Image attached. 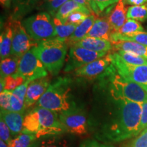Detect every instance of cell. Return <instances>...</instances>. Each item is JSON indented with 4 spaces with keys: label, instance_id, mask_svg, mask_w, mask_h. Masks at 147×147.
<instances>
[{
    "label": "cell",
    "instance_id": "obj_30",
    "mask_svg": "<svg viewBox=\"0 0 147 147\" xmlns=\"http://www.w3.org/2000/svg\"><path fill=\"white\" fill-rule=\"evenodd\" d=\"M60 136L42 138L40 141L37 142L38 147H68L66 140Z\"/></svg>",
    "mask_w": 147,
    "mask_h": 147
},
{
    "label": "cell",
    "instance_id": "obj_42",
    "mask_svg": "<svg viewBox=\"0 0 147 147\" xmlns=\"http://www.w3.org/2000/svg\"><path fill=\"white\" fill-rule=\"evenodd\" d=\"M75 2L79 3V4L84 5L86 8H87L89 10L91 11L92 13H93V10H92L91 7V0H73Z\"/></svg>",
    "mask_w": 147,
    "mask_h": 147
},
{
    "label": "cell",
    "instance_id": "obj_7",
    "mask_svg": "<svg viewBox=\"0 0 147 147\" xmlns=\"http://www.w3.org/2000/svg\"><path fill=\"white\" fill-rule=\"evenodd\" d=\"M112 65L117 72L125 80L135 82L147 92V64L129 65L123 61L116 51L108 53Z\"/></svg>",
    "mask_w": 147,
    "mask_h": 147
},
{
    "label": "cell",
    "instance_id": "obj_29",
    "mask_svg": "<svg viewBox=\"0 0 147 147\" xmlns=\"http://www.w3.org/2000/svg\"><path fill=\"white\" fill-rule=\"evenodd\" d=\"M37 139L32 134L21 133L14 137L8 144L9 147H30Z\"/></svg>",
    "mask_w": 147,
    "mask_h": 147
},
{
    "label": "cell",
    "instance_id": "obj_13",
    "mask_svg": "<svg viewBox=\"0 0 147 147\" xmlns=\"http://www.w3.org/2000/svg\"><path fill=\"white\" fill-rule=\"evenodd\" d=\"M51 85L50 77L47 76L30 81L27 87L25 96V109L37 104Z\"/></svg>",
    "mask_w": 147,
    "mask_h": 147
},
{
    "label": "cell",
    "instance_id": "obj_18",
    "mask_svg": "<svg viewBox=\"0 0 147 147\" xmlns=\"http://www.w3.org/2000/svg\"><path fill=\"white\" fill-rule=\"evenodd\" d=\"M39 2L40 0H12V12L10 18L20 21L37 8Z\"/></svg>",
    "mask_w": 147,
    "mask_h": 147
},
{
    "label": "cell",
    "instance_id": "obj_17",
    "mask_svg": "<svg viewBox=\"0 0 147 147\" xmlns=\"http://www.w3.org/2000/svg\"><path fill=\"white\" fill-rule=\"evenodd\" d=\"M127 11L123 0H120L114 7L111 13L108 16L109 23L113 33L119 32L127 21Z\"/></svg>",
    "mask_w": 147,
    "mask_h": 147
},
{
    "label": "cell",
    "instance_id": "obj_33",
    "mask_svg": "<svg viewBox=\"0 0 147 147\" xmlns=\"http://www.w3.org/2000/svg\"><path fill=\"white\" fill-rule=\"evenodd\" d=\"M93 13L100 15L104 10L117 3L120 0H91Z\"/></svg>",
    "mask_w": 147,
    "mask_h": 147
},
{
    "label": "cell",
    "instance_id": "obj_11",
    "mask_svg": "<svg viewBox=\"0 0 147 147\" xmlns=\"http://www.w3.org/2000/svg\"><path fill=\"white\" fill-rule=\"evenodd\" d=\"M107 55L108 53H106L93 52L84 48L71 46L69 47L67 57L65 59L64 71L69 72L76 71L94 61L104 57Z\"/></svg>",
    "mask_w": 147,
    "mask_h": 147
},
{
    "label": "cell",
    "instance_id": "obj_16",
    "mask_svg": "<svg viewBox=\"0 0 147 147\" xmlns=\"http://www.w3.org/2000/svg\"><path fill=\"white\" fill-rule=\"evenodd\" d=\"M73 46L84 48L89 51L97 53H108V52L113 50V45L110 41L91 37H85Z\"/></svg>",
    "mask_w": 147,
    "mask_h": 147
},
{
    "label": "cell",
    "instance_id": "obj_43",
    "mask_svg": "<svg viewBox=\"0 0 147 147\" xmlns=\"http://www.w3.org/2000/svg\"><path fill=\"white\" fill-rule=\"evenodd\" d=\"M1 5L5 9H9L12 4V0H0Z\"/></svg>",
    "mask_w": 147,
    "mask_h": 147
},
{
    "label": "cell",
    "instance_id": "obj_4",
    "mask_svg": "<svg viewBox=\"0 0 147 147\" xmlns=\"http://www.w3.org/2000/svg\"><path fill=\"white\" fill-rule=\"evenodd\" d=\"M65 40L55 38L39 42L32 49L48 72L53 76L59 73L65 61L68 49Z\"/></svg>",
    "mask_w": 147,
    "mask_h": 147
},
{
    "label": "cell",
    "instance_id": "obj_20",
    "mask_svg": "<svg viewBox=\"0 0 147 147\" xmlns=\"http://www.w3.org/2000/svg\"><path fill=\"white\" fill-rule=\"evenodd\" d=\"M95 19H96V17L94 14H91L88 16L85 21H84L76 27L73 34L65 40L68 47H71L87 36L88 33L90 32L93 27Z\"/></svg>",
    "mask_w": 147,
    "mask_h": 147
},
{
    "label": "cell",
    "instance_id": "obj_27",
    "mask_svg": "<svg viewBox=\"0 0 147 147\" xmlns=\"http://www.w3.org/2000/svg\"><path fill=\"white\" fill-rule=\"evenodd\" d=\"M67 1L69 0H40L37 9L45 10L54 18L59 9Z\"/></svg>",
    "mask_w": 147,
    "mask_h": 147
},
{
    "label": "cell",
    "instance_id": "obj_38",
    "mask_svg": "<svg viewBox=\"0 0 147 147\" xmlns=\"http://www.w3.org/2000/svg\"><path fill=\"white\" fill-rule=\"evenodd\" d=\"M0 138L1 140H3L7 144H8L9 142L12 140L10 129L2 119L0 120Z\"/></svg>",
    "mask_w": 147,
    "mask_h": 147
},
{
    "label": "cell",
    "instance_id": "obj_9",
    "mask_svg": "<svg viewBox=\"0 0 147 147\" xmlns=\"http://www.w3.org/2000/svg\"><path fill=\"white\" fill-rule=\"evenodd\" d=\"M59 119L66 132L76 136L85 135L89 130L87 115L82 108L75 107L68 111L59 114Z\"/></svg>",
    "mask_w": 147,
    "mask_h": 147
},
{
    "label": "cell",
    "instance_id": "obj_32",
    "mask_svg": "<svg viewBox=\"0 0 147 147\" xmlns=\"http://www.w3.org/2000/svg\"><path fill=\"white\" fill-rule=\"evenodd\" d=\"M143 32L144 28L139 21L133 19H127L123 26L121 27L118 33L121 34L128 35Z\"/></svg>",
    "mask_w": 147,
    "mask_h": 147
},
{
    "label": "cell",
    "instance_id": "obj_15",
    "mask_svg": "<svg viewBox=\"0 0 147 147\" xmlns=\"http://www.w3.org/2000/svg\"><path fill=\"white\" fill-rule=\"evenodd\" d=\"M113 33L108 17L102 16L96 18L93 27L86 37L104 39L111 42V35Z\"/></svg>",
    "mask_w": 147,
    "mask_h": 147
},
{
    "label": "cell",
    "instance_id": "obj_24",
    "mask_svg": "<svg viewBox=\"0 0 147 147\" xmlns=\"http://www.w3.org/2000/svg\"><path fill=\"white\" fill-rule=\"evenodd\" d=\"M20 58L12 56L1 60L0 64V72L1 78L4 79L6 77L12 76L17 70Z\"/></svg>",
    "mask_w": 147,
    "mask_h": 147
},
{
    "label": "cell",
    "instance_id": "obj_19",
    "mask_svg": "<svg viewBox=\"0 0 147 147\" xmlns=\"http://www.w3.org/2000/svg\"><path fill=\"white\" fill-rule=\"evenodd\" d=\"M113 51H123L131 53L147 59V46L142 45L135 42H112Z\"/></svg>",
    "mask_w": 147,
    "mask_h": 147
},
{
    "label": "cell",
    "instance_id": "obj_10",
    "mask_svg": "<svg viewBox=\"0 0 147 147\" xmlns=\"http://www.w3.org/2000/svg\"><path fill=\"white\" fill-rule=\"evenodd\" d=\"M13 32L11 55L21 58L25 53L36 47L38 43L32 39L19 20L9 18Z\"/></svg>",
    "mask_w": 147,
    "mask_h": 147
},
{
    "label": "cell",
    "instance_id": "obj_6",
    "mask_svg": "<svg viewBox=\"0 0 147 147\" xmlns=\"http://www.w3.org/2000/svg\"><path fill=\"white\" fill-rule=\"evenodd\" d=\"M22 24L29 36L38 43L57 38L53 19L47 12L29 16L22 21Z\"/></svg>",
    "mask_w": 147,
    "mask_h": 147
},
{
    "label": "cell",
    "instance_id": "obj_40",
    "mask_svg": "<svg viewBox=\"0 0 147 147\" xmlns=\"http://www.w3.org/2000/svg\"><path fill=\"white\" fill-rule=\"evenodd\" d=\"M79 147H115L107 143L98 142L95 140H87L80 144Z\"/></svg>",
    "mask_w": 147,
    "mask_h": 147
},
{
    "label": "cell",
    "instance_id": "obj_5",
    "mask_svg": "<svg viewBox=\"0 0 147 147\" xmlns=\"http://www.w3.org/2000/svg\"><path fill=\"white\" fill-rule=\"evenodd\" d=\"M104 74L109 80L110 94L141 104L147 100V92L138 84L121 76L112 64Z\"/></svg>",
    "mask_w": 147,
    "mask_h": 147
},
{
    "label": "cell",
    "instance_id": "obj_8",
    "mask_svg": "<svg viewBox=\"0 0 147 147\" xmlns=\"http://www.w3.org/2000/svg\"><path fill=\"white\" fill-rule=\"evenodd\" d=\"M12 76L22 77L25 81H32L48 76V71L31 49L20 58L17 70Z\"/></svg>",
    "mask_w": 147,
    "mask_h": 147
},
{
    "label": "cell",
    "instance_id": "obj_31",
    "mask_svg": "<svg viewBox=\"0 0 147 147\" xmlns=\"http://www.w3.org/2000/svg\"><path fill=\"white\" fill-rule=\"evenodd\" d=\"M118 53L119 57L123 61L129 65H140L147 64V59L131 53H125L123 51H116Z\"/></svg>",
    "mask_w": 147,
    "mask_h": 147
},
{
    "label": "cell",
    "instance_id": "obj_2",
    "mask_svg": "<svg viewBox=\"0 0 147 147\" xmlns=\"http://www.w3.org/2000/svg\"><path fill=\"white\" fill-rule=\"evenodd\" d=\"M22 133L32 134L38 139L62 135L66 133V130L58 114L37 106L25 116Z\"/></svg>",
    "mask_w": 147,
    "mask_h": 147
},
{
    "label": "cell",
    "instance_id": "obj_1",
    "mask_svg": "<svg viewBox=\"0 0 147 147\" xmlns=\"http://www.w3.org/2000/svg\"><path fill=\"white\" fill-rule=\"evenodd\" d=\"M110 95L115 110L95 132V138L104 143H110L122 142L138 136L142 104Z\"/></svg>",
    "mask_w": 147,
    "mask_h": 147
},
{
    "label": "cell",
    "instance_id": "obj_46",
    "mask_svg": "<svg viewBox=\"0 0 147 147\" xmlns=\"http://www.w3.org/2000/svg\"><path fill=\"white\" fill-rule=\"evenodd\" d=\"M30 147H38V144H37V142H35L34 143H33L32 145Z\"/></svg>",
    "mask_w": 147,
    "mask_h": 147
},
{
    "label": "cell",
    "instance_id": "obj_3",
    "mask_svg": "<svg viewBox=\"0 0 147 147\" xmlns=\"http://www.w3.org/2000/svg\"><path fill=\"white\" fill-rule=\"evenodd\" d=\"M70 79L59 77L53 82L42 95L37 106L61 114L76 107L73 100Z\"/></svg>",
    "mask_w": 147,
    "mask_h": 147
},
{
    "label": "cell",
    "instance_id": "obj_45",
    "mask_svg": "<svg viewBox=\"0 0 147 147\" xmlns=\"http://www.w3.org/2000/svg\"><path fill=\"white\" fill-rule=\"evenodd\" d=\"M0 147H9L8 145L6 143L3 142V140H0Z\"/></svg>",
    "mask_w": 147,
    "mask_h": 147
},
{
    "label": "cell",
    "instance_id": "obj_14",
    "mask_svg": "<svg viewBox=\"0 0 147 147\" xmlns=\"http://www.w3.org/2000/svg\"><path fill=\"white\" fill-rule=\"evenodd\" d=\"M1 119L10 129L12 136L16 137L22 133L25 119L24 113L1 110Z\"/></svg>",
    "mask_w": 147,
    "mask_h": 147
},
{
    "label": "cell",
    "instance_id": "obj_39",
    "mask_svg": "<svg viewBox=\"0 0 147 147\" xmlns=\"http://www.w3.org/2000/svg\"><path fill=\"white\" fill-rule=\"evenodd\" d=\"M147 129V100L142 104V113H141L140 131Z\"/></svg>",
    "mask_w": 147,
    "mask_h": 147
},
{
    "label": "cell",
    "instance_id": "obj_37",
    "mask_svg": "<svg viewBox=\"0 0 147 147\" xmlns=\"http://www.w3.org/2000/svg\"><path fill=\"white\" fill-rule=\"evenodd\" d=\"M12 91L3 90L0 93V106L1 110L10 111V101Z\"/></svg>",
    "mask_w": 147,
    "mask_h": 147
},
{
    "label": "cell",
    "instance_id": "obj_34",
    "mask_svg": "<svg viewBox=\"0 0 147 147\" xmlns=\"http://www.w3.org/2000/svg\"><path fill=\"white\" fill-rule=\"evenodd\" d=\"M89 15H91V14L82 12V11H76V12H72L65 20L61 21L64 23L72 24V25L78 26L84 21H85Z\"/></svg>",
    "mask_w": 147,
    "mask_h": 147
},
{
    "label": "cell",
    "instance_id": "obj_25",
    "mask_svg": "<svg viewBox=\"0 0 147 147\" xmlns=\"http://www.w3.org/2000/svg\"><path fill=\"white\" fill-rule=\"evenodd\" d=\"M117 41L135 42L142 45L147 46V32H138L136 34L123 35L118 32L111 35V42Z\"/></svg>",
    "mask_w": 147,
    "mask_h": 147
},
{
    "label": "cell",
    "instance_id": "obj_44",
    "mask_svg": "<svg viewBox=\"0 0 147 147\" xmlns=\"http://www.w3.org/2000/svg\"><path fill=\"white\" fill-rule=\"evenodd\" d=\"M5 88V80L4 79L1 78V83H0V91L2 92Z\"/></svg>",
    "mask_w": 147,
    "mask_h": 147
},
{
    "label": "cell",
    "instance_id": "obj_26",
    "mask_svg": "<svg viewBox=\"0 0 147 147\" xmlns=\"http://www.w3.org/2000/svg\"><path fill=\"white\" fill-rule=\"evenodd\" d=\"M53 22L57 33V38L67 40L74 32L77 25L64 23L57 18H53Z\"/></svg>",
    "mask_w": 147,
    "mask_h": 147
},
{
    "label": "cell",
    "instance_id": "obj_36",
    "mask_svg": "<svg viewBox=\"0 0 147 147\" xmlns=\"http://www.w3.org/2000/svg\"><path fill=\"white\" fill-rule=\"evenodd\" d=\"M5 80V88L4 90L13 91L14 89L25 82V79L22 77H14L10 76L4 78Z\"/></svg>",
    "mask_w": 147,
    "mask_h": 147
},
{
    "label": "cell",
    "instance_id": "obj_23",
    "mask_svg": "<svg viewBox=\"0 0 147 147\" xmlns=\"http://www.w3.org/2000/svg\"><path fill=\"white\" fill-rule=\"evenodd\" d=\"M76 11H82V12H86L89 14H93L91 11L85 6L75 2L73 0H69L59 9L55 17L63 21L69 14H71L74 12H76Z\"/></svg>",
    "mask_w": 147,
    "mask_h": 147
},
{
    "label": "cell",
    "instance_id": "obj_12",
    "mask_svg": "<svg viewBox=\"0 0 147 147\" xmlns=\"http://www.w3.org/2000/svg\"><path fill=\"white\" fill-rule=\"evenodd\" d=\"M111 64V60L108 54L104 57L99 59L76 69L74 71V74L77 77L93 80L105 73Z\"/></svg>",
    "mask_w": 147,
    "mask_h": 147
},
{
    "label": "cell",
    "instance_id": "obj_35",
    "mask_svg": "<svg viewBox=\"0 0 147 147\" xmlns=\"http://www.w3.org/2000/svg\"><path fill=\"white\" fill-rule=\"evenodd\" d=\"M123 147H147V129L143 130L138 136L133 138Z\"/></svg>",
    "mask_w": 147,
    "mask_h": 147
},
{
    "label": "cell",
    "instance_id": "obj_22",
    "mask_svg": "<svg viewBox=\"0 0 147 147\" xmlns=\"http://www.w3.org/2000/svg\"><path fill=\"white\" fill-rule=\"evenodd\" d=\"M12 38H13V32L11 27L10 21H7L5 24L4 28L1 33L0 36V57L1 60L8 57L11 55L12 50Z\"/></svg>",
    "mask_w": 147,
    "mask_h": 147
},
{
    "label": "cell",
    "instance_id": "obj_21",
    "mask_svg": "<svg viewBox=\"0 0 147 147\" xmlns=\"http://www.w3.org/2000/svg\"><path fill=\"white\" fill-rule=\"evenodd\" d=\"M30 81L27 80L12 91L10 101V111L25 113V102L27 89Z\"/></svg>",
    "mask_w": 147,
    "mask_h": 147
},
{
    "label": "cell",
    "instance_id": "obj_41",
    "mask_svg": "<svg viewBox=\"0 0 147 147\" xmlns=\"http://www.w3.org/2000/svg\"><path fill=\"white\" fill-rule=\"evenodd\" d=\"M125 5H140L147 3V0H123Z\"/></svg>",
    "mask_w": 147,
    "mask_h": 147
},
{
    "label": "cell",
    "instance_id": "obj_28",
    "mask_svg": "<svg viewBox=\"0 0 147 147\" xmlns=\"http://www.w3.org/2000/svg\"><path fill=\"white\" fill-rule=\"evenodd\" d=\"M127 18L139 22H144L147 19V3L140 5H131L127 8Z\"/></svg>",
    "mask_w": 147,
    "mask_h": 147
}]
</instances>
